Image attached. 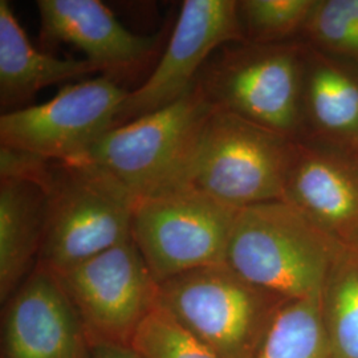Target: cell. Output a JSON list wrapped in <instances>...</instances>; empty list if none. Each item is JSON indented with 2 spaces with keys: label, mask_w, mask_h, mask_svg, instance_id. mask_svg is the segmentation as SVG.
Segmentation results:
<instances>
[{
  "label": "cell",
  "mask_w": 358,
  "mask_h": 358,
  "mask_svg": "<svg viewBox=\"0 0 358 358\" xmlns=\"http://www.w3.org/2000/svg\"><path fill=\"white\" fill-rule=\"evenodd\" d=\"M38 264L60 273L131 239L137 198L90 161H53Z\"/></svg>",
  "instance_id": "7a4b0ae2"
},
{
  "label": "cell",
  "mask_w": 358,
  "mask_h": 358,
  "mask_svg": "<svg viewBox=\"0 0 358 358\" xmlns=\"http://www.w3.org/2000/svg\"><path fill=\"white\" fill-rule=\"evenodd\" d=\"M231 43H243L234 0H186L152 75L120 106L115 128L177 103L195 87L208 59Z\"/></svg>",
  "instance_id": "30bf717a"
},
{
  "label": "cell",
  "mask_w": 358,
  "mask_h": 358,
  "mask_svg": "<svg viewBox=\"0 0 358 358\" xmlns=\"http://www.w3.org/2000/svg\"><path fill=\"white\" fill-rule=\"evenodd\" d=\"M321 321L336 358H358V244L333 260L320 294Z\"/></svg>",
  "instance_id": "e0dca14e"
},
{
  "label": "cell",
  "mask_w": 358,
  "mask_h": 358,
  "mask_svg": "<svg viewBox=\"0 0 358 358\" xmlns=\"http://www.w3.org/2000/svg\"><path fill=\"white\" fill-rule=\"evenodd\" d=\"M128 94L113 77L105 75L68 84L47 103L4 112L0 117V145L50 161H80L115 128Z\"/></svg>",
  "instance_id": "9c48e42d"
},
{
  "label": "cell",
  "mask_w": 358,
  "mask_h": 358,
  "mask_svg": "<svg viewBox=\"0 0 358 358\" xmlns=\"http://www.w3.org/2000/svg\"><path fill=\"white\" fill-rule=\"evenodd\" d=\"M289 299L257 287L226 263L159 282L158 306L217 358H254Z\"/></svg>",
  "instance_id": "3957f363"
},
{
  "label": "cell",
  "mask_w": 358,
  "mask_h": 358,
  "mask_svg": "<svg viewBox=\"0 0 358 358\" xmlns=\"http://www.w3.org/2000/svg\"><path fill=\"white\" fill-rule=\"evenodd\" d=\"M53 161L0 145V179L31 180L47 187Z\"/></svg>",
  "instance_id": "7402d4cb"
},
{
  "label": "cell",
  "mask_w": 358,
  "mask_h": 358,
  "mask_svg": "<svg viewBox=\"0 0 358 358\" xmlns=\"http://www.w3.org/2000/svg\"><path fill=\"white\" fill-rule=\"evenodd\" d=\"M130 348L141 358H217L158 304L142 321Z\"/></svg>",
  "instance_id": "44dd1931"
},
{
  "label": "cell",
  "mask_w": 358,
  "mask_h": 358,
  "mask_svg": "<svg viewBox=\"0 0 358 358\" xmlns=\"http://www.w3.org/2000/svg\"><path fill=\"white\" fill-rule=\"evenodd\" d=\"M6 304L1 358H90L83 322L51 271L36 264Z\"/></svg>",
  "instance_id": "7c38bea8"
},
{
  "label": "cell",
  "mask_w": 358,
  "mask_h": 358,
  "mask_svg": "<svg viewBox=\"0 0 358 358\" xmlns=\"http://www.w3.org/2000/svg\"><path fill=\"white\" fill-rule=\"evenodd\" d=\"M238 208L182 189L136 201L131 239L158 282L226 263Z\"/></svg>",
  "instance_id": "52a82bcc"
},
{
  "label": "cell",
  "mask_w": 358,
  "mask_h": 358,
  "mask_svg": "<svg viewBox=\"0 0 358 358\" xmlns=\"http://www.w3.org/2000/svg\"><path fill=\"white\" fill-rule=\"evenodd\" d=\"M296 141L214 109L199 134L185 189L238 210L282 201Z\"/></svg>",
  "instance_id": "8992f818"
},
{
  "label": "cell",
  "mask_w": 358,
  "mask_h": 358,
  "mask_svg": "<svg viewBox=\"0 0 358 358\" xmlns=\"http://www.w3.org/2000/svg\"><path fill=\"white\" fill-rule=\"evenodd\" d=\"M103 73L88 59H59L38 50L7 0H0V103L13 108L38 90L68 80Z\"/></svg>",
  "instance_id": "9a60e30c"
},
{
  "label": "cell",
  "mask_w": 358,
  "mask_h": 358,
  "mask_svg": "<svg viewBox=\"0 0 358 358\" xmlns=\"http://www.w3.org/2000/svg\"><path fill=\"white\" fill-rule=\"evenodd\" d=\"M196 85L214 109L292 140L303 137V47L231 43L208 59Z\"/></svg>",
  "instance_id": "277c9868"
},
{
  "label": "cell",
  "mask_w": 358,
  "mask_h": 358,
  "mask_svg": "<svg viewBox=\"0 0 358 358\" xmlns=\"http://www.w3.org/2000/svg\"><path fill=\"white\" fill-rule=\"evenodd\" d=\"M301 34L316 51L358 62V0H315Z\"/></svg>",
  "instance_id": "ffe728a7"
},
{
  "label": "cell",
  "mask_w": 358,
  "mask_h": 358,
  "mask_svg": "<svg viewBox=\"0 0 358 358\" xmlns=\"http://www.w3.org/2000/svg\"><path fill=\"white\" fill-rule=\"evenodd\" d=\"M282 201L338 243L357 245V149L312 137L297 140Z\"/></svg>",
  "instance_id": "8fae6325"
},
{
  "label": "cell",
  "mask_w": 358,
  "mask_h": 358,
  "mask_svg": "<svg viewBox=\"0 0 358 358\" xmlns=\"http://www.w3.org/2000/svg\"><path fill=\"white\" fill-rule=\"evenodd\" d=\"M90 358H141L130 346H92Z\"/></svg>",
  "instance_id": "603a6c76"
},
{
  "label": "cell",
  "mask_w": 358,
  "mask_h": 358,
  "mask_svg": "<svg viewBox=\"0 0 358 358\" xmlns=\"http://www.w3.org/2000/svg\"><path fill=\"white\" fill-rule=\"evenodd\" d=\"M254 358H336L321 321L320 296L288 300Z\"/></svg>",
  "instance_id": "ac0fdd59"
},
{
  "label": "cell",
  "mask_w": 358,
  "mask_h": 358,
  "mask_svg": "<svg viewBox=\"0 0 358 358\" xmlns=\"http://www.w3.org/2000/svg\"><path fill=\"white\" fill-rule=\"evenodd\" d=\"M53 275L76 309L90 346H130L158 304L159 282L133 239Z\"/></svg>",
  "instance_id": "ba28073f"
},
{
  "label": "cell",
  "mask_w": 358,
  "mask_h": 358,
  "mask_svg": "<svg viewBox=\"0 0 358 358\" xmlns=\"http://www.w3.org/2000/svg\"><path fill=\"white\" fill-rule=\"evenodd\" d=\"M36 6L43 38L75 45L105 76L141 68L161 45V34L130 32L100 0H38Z\"/></svg>",
  "instance_id": "4fadbf2b"
},
{
  "label": "cell",
  "mask_w": 358,
  "mask_h": 358,
  "mask_svg": "<svg viewBox=\"0 0 358 358\" xmlns=\"http://www.w3.org/2000/svg\"><path fill=\"white\" fill-rule=\"evenodd\" d=\"M315 0H242L236 1L243 43L282 44L301 34Z\"/></svg>",
  "instance_id": "d6986e66"
},
{
  "label": "cell",
  "mask_w": 358,
  "mask_h": 358,
  "mask_svg": "<svg viewBox=\"0 0 358 358\" xmlns=\"http://www.w3.org/2000/svg\"><path fill=\"white\" fill-rule=\"evenodd\" d=\"M341 247L294 206L271 201L238 211L226 264L257 287L300 300L320 296Z\"/></svg>",
  "instance_id": "6da1fadb"
},
{
  "label": "cell",
  "mask_w": 358,
  "mask_h": 358,
  "mask_svg": "<svg viewBox=\"0 0 358 358\" xmlns=\"http://www.w3.org/2000/svg\"><path fill=\"white\" fill-rule=\"evenodd\" d=\"M303 137L358 150V72L313 48L304 50Z\"/></svg>",
  "instance_id": "5bb4252c"
},
{
  "label": "cell",
  "mask_w": 358,
  "mask_h": 358,
  "mask_svg": "<svg viewBox=\"0 0 358 358\" xmlns=\"http://www.w3.org/2000/svg\"><path fill=\"white\" fill-rule=\"evenodd\" d=\"M47 219V189L0 179V299L6 303L38 264Z\"/></svg>",
  "instance_id": "2e32d148"
},
{
  "label": "cell",
  "mask_w": 358,
  "mask_h": 358,
  "mask_svg": "<svg viewBox=\"0 0 358 358\" xmlns=\"http://www.w3.org/2000/svg\"><path fill=\"white\" fill-rule=\"evenodd\" d=\"M213 110L195 84L177 103L106 131L83 159L103 167L137 199L182 190Z\"/></svg>",
  "instance_id": "5b68a950"
}]
</instances>
